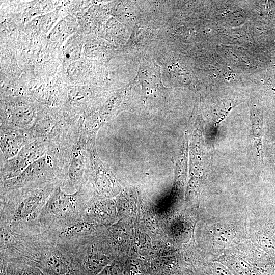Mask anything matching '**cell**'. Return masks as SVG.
I'll return each mask as SVG.
<instances>
[{"label": "cell", "instance_id": "6da1fadb", "mask_svg": "<svg viewBox=\"0 0 275 275\" xmlns=\"http://www.w3.org/2000/svg\"><path fill=\"white\" fill-rule=\"evenodd\" d=\"M59 181L0 192V223L19 234L32 232Z\"/></svg>", "mask_w": 275, "mask_h": 275}, {"label": "cell", "instance_id": "7a4b0ae2", "mask_svg": "<svg viewBox=\"0 0 275 275\" xmlns=\"http://www.w3.org/2000/svg\"><path fill=\"white\" fill-rule=\"evenodd\" d=\"M88 138L84 121L80 119L58 146L47 152L53 157L61 187L66 193L76 191L86 181Z\"/></svg>", "mask_w": 275, "mask_h": 275}, {"label": "cell", "instance_id": "3957f363", "mask_svg": "<svg viewBox=\"0 0 275 275\" xmlns=\"http://www.w3.org/2000/svg\"><path fill=\"white\" fill-rule=\"evenodd\" d=\"M13 259L36 266L49 275H87L72 253L39 234L27 236Z\"/></svg>", "mask_w": 275, "mask_h": 275}, {"label": "cell", "instance_id": "277c9868", "mask_svg": "<svg viewBox=\"0 0 275 275\" xmlns=\"http://www.w3.org/2000/svg\"><path fill=\"white\" fill-rule=\"evenodd\" d=\"M90 185L84 182L79 189L67 194L59 184L48 199L36 223L40 230L73 223L82 217L91 201Z\"/></svg>", "mask_w": 275, "mask_h": 275}, {"label": "cell", "instance_id": "5b68a950", "mask_svg": "<svg viewBox=\"0 0 275 275\" xmlns=\"http://www.w3.org/2000/svg\"><path fill=\"white\" fill-rule=\"evenodd\" d=\"M99 225L82 216L68 224L41 230L39 234L49 242L70 252L93 238Z\"/></svg>", "mask_w": 275, "mask_h": 275}, {"label": "cell", "instance_id": "8992f818", "mask_svg": "<svg viewBox=\"0 0 275 275\" xmlns=\"http://www.w3.org/2000/svg\"><path fill=\"white\" fill-rule=\"evenodd\" d=\"M55 181H60L58 172L52 156L47 152L16 177L1 181L0 192L40 185Z\"/></svg>", "mask_w": 275, "mask_h": 275}, {"label": "cell", "instance_id": "52a82bcc", "mask_svg": "<svg viewBox=\"0 0 275 275\" xmlns=\"http://www.w3.org/2000/svg\"><path fill=\"white\" fill-rule=\"evenodd\" d=\"M47 151L48 145L45 142L30 140L17 155L3 163L1 167L0 181L16 177L32 163L45 155Z\"/></svg>", "mask_w": 275, "mask_h": 275}, {"label": "cell", "instance_id": "ba28073f", "mask_svg": "<svg viewBox=\"0 0 275 275\" xmlns=\"http://www.w3.org/2000/svg\"><path fill=\"white\" fill-rule=\"evenodd\" d=\"M1 116V127L12 128L27 132L33 128L38 117L31 106L23 103L8 108Z\"/></svg>", "mask_w": 275, "mask_h": 275}, {"label": "cell", "instance_id": "9c48e42d", "mask_svg": "<svg viewBox=\"0 0 275 275\" xmlns=\"http://www.w3.org/2000/svg\"><path fill=\"white\" fill-rule=\"evenodd\" d=\"M0 133L1 152L5 161L17 155L30 140L28 132L16 129L1 127Z\"/></svg>", "mask_w": 275, "mask_h": 275}, {"label": "cell", "instance_id": "30bf717a", "mask_svg": "<svg viewBox=\"0 0 275 275\" xmlns=\"http://www.w3.org/2000/svg\"><path fill=\"white\" fill-rule=\"evenodd\" d=\"M114 209L109 201H99L94 203L89 202L83 216L97 224L107 225L114 218Z\"/></svg>", "mask_w": 275, "mask_h": 275}, {"label": "cell", "instance_id": "8fae6325", "mask_svg": "<svg viewBox=\"0 0 275 275\" xmlns=\"http://www.w3.org/2000/svg\"><path fill=\"white\" fill-rule=\"evenodd\" d=\"M2 258L7 262L6 275H49L33 265L18 260Z\"/></svg>", "mask_w": 275, "mask_h": 275}, {"label": "cell", "instance_id": "7c38bea8", "mask_svg": "<svg viewBox=\"0 0 275 275\" xmlns=\"http://www.w3.org/2000/svg\"><path fill=\"white\" fill-rule=\"evenodd\" d=\"M98 275H118L116 268L112 266H106Z\"/></svg>", "mask_w": 275, "mask_h": 275}, {"label": "cell", "instance_id": "4fadbf2b", "mask_svg": "<svg viewBox=\"0 0 275 275\" xmlns=\"http://www.w3.org/2000/svg\"><path fill=\"white\" fill-rule=\"evenodd\" d=\"M6 261L3 258H1L0 272L1 275H6Z\"/></svg>", "mask_w": 275, "mask_h": 275}, {"label": "cell", "instance_id": "5bb4252c", "mask_svg": "<svg viewBox=\"0 0 275 275\" xmlns=\"http://www.w3.org/2000/svg\"><path fill=\"white\" fill-rule=\"evenodd\" d=\"M61 23L60 24H59V25L53 30L52 33L51 34L53 36H55L56 37L61 33L63 28V25H61Z\"/></svg>", "mask_w": 275, "mask_h": 275}]
</instances>
